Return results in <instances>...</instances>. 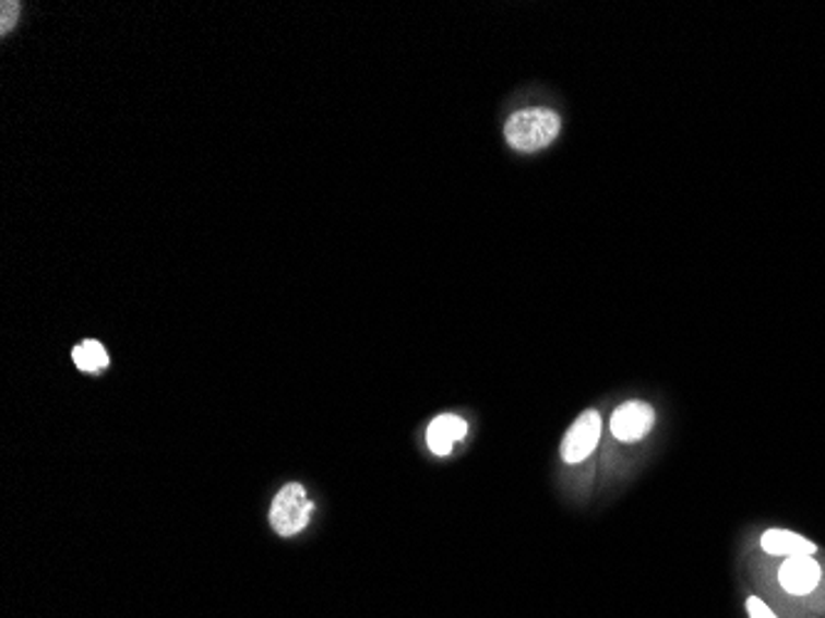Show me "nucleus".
<instances>
[{
    "label": "nucleus",
    "instance_id": "nucleus-1",
    "mask_svg": "<svg viewBox=\"0 0 825 618\" xmlns=\"http://www.w3.org/2000/svg\"><path fill=\"white\" fill-rule=\"evenodd\" d=\"M561 119L557 111L551 109H522L517 115H512L507 127H504V136H507L510 146L517 152H539V148L549 146L559 136Z\"/></svg>",
    "mask_w": 825,
    "mask_h": 618
},
{
    "label": "nucleus",
    "instance_id": "nucleus-2",
    "mask_svg": "<svg viewBox=\"0 0 825 618\" xmlns=\"http://www.w3.org/2000/svg\"><path fill=\"white\" fill-rule=\"evenodd\" d=\"M312 514L314 502L309 500L307 490L299 483H289L277 492L275 502H272L270 522L279 537H295L307 527Z\"/></svg>",
    "mask_w": 825,
    "mask_h": 618
},
{
    "label": "nucleus",
    "instance_id": "nucleus-3",
    "mask_svg": "<svg viewBox=\"0 0 825 618\" xmlns=\"http://www.w3.org/2000/svg\"><path fill=\"white\" fill-rule=\"evenodd\" d=\"M598 438H601V416H598L596 411H584V414L576 418V424L569 428L564 443H561V457H564V463H584L586 457L596 451Z\"/></svg>",
    "mask_w": 825,
    "mask_h": 618
},
{
    "label": "nucleus",
    "instance_id": "nucleus-4",
    "mask_svg": "<svg viewBox=\"0 0 825 618\" xmlns=\"http://www.w3.org/2000/svg\"><path fill=\"white\" fill-rule=\"evenodd\" d=\"M655 424V411L645 401H625L611 416V433L623 443H635L650 433Z\"/></svg>",
    "mask_w": 825,
    "mask_h": 618
},
{
    "label": "nucleus",
    "instance_id": "nucleus-5",
    "mask_svg": "<svg viewBox=\"0 0 825 618\" xmlns=\"http://www.w3.org/2000/svg\"><path fill=\"white\" fill-rule=\"evenodd\" d=\"M821 564L813 557H791L778 569V584L793 596H809L821 584Z\"/></svg>",
    "mask_w": 825,
    "mask_h": 618
},
{
    "label": "nucleus",
    "instance_id": "nucleus-6",
    "mask_svg": "<svg viewBox=\"0 0 825 618\" xmlns=\"http://www.w3.org/2000/svg\"><path fill=\"white\" fill-rule=\"evenodd\" d=\"M762 549L766 555L774 557H813L815 555V545L811 539H805L796 532L789 530H768L762 537Z\"/></svg>",
    "mask_w": 825,
    "mask_h": 618
},
{
    "label": "nucleus",
    "instance_id": "nucleus-7",
    "mask_svg": "<svg viewBox=\"0 0 825 618\" xmlns=\"http://www.w3.org/2000/svg\"><path fill=\"white\" fill-rule=\"evenodd\" d=\"M467 436V424L461 416H438L433 424L428 426V448L435 455H447L453 451L457 440Z\"/></svg>",
    "mask_w": 825,
    "mask_h": 618
},
{
    "label": "nucleus",
    "instance_id": "nucleus-8",
    "mask_svg": "<svg viewBox=\"0 0 825 618\" xmlns=\"http://www.w3.org/2000/svg\"><path fill=\"white\" fill-rule=\"evenodd\" d=\"M72 359H74V364H77L80 371L99 373V371L107 369L109 354H107V349L99 342L87 340V342H82L80 346H74V349H72Z\"/></svg>",
    "mask_w": 825,
    "mask_h": 618
},
{
    "label": "nucleus",
    "instance_id": "nucleus-9",
    "mask_svg": "<svg viewBox=\"0 0 825 618\" xmlns=\"http://www.w3.org/2000/svg\"><path fill=\"white\" fill-rule=\"evenodd\" d=\"M746 614H749V618H778L772 611V608L766 606V602H762V598H758V596L746 598Z\"/></svg>",
    "mask_w": 825,
    "mask_h": 618
},
{
    "label": "nucleus",
    "instance_id": "nucleus-10",
    "mask_svg": "<svg viewBox=\"0 0 825 618\" xmlns=\"http://www.w3.org/2000/svg\"><path fill=\"white\" fill-rule=\"evenodd\" d=\"M17 3H3V21H0V25H3V33H8L13 27V17H17Z\"/></svg>",
    "mask_w": 825,
    "mask_h": 618
}]
</instances>
